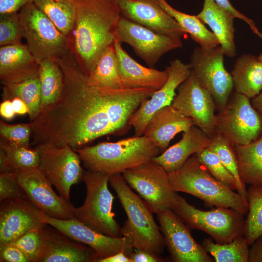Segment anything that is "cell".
Here are the masks:
<instances>
[{"instance_id": "37", "label": "cell", "mask_w": 262, "mask_h": 262, "mask_svg": "<svg viewBox=\"0 0 262 262\" xmlns=\"http://www.w3.org/2000/svg\"><path fill=\"white\" fill-rule=\"evenodd\" d=\"M247 192L248 211L243 236L251 246L262 234V187L251 185Z\"/></svg>"}, {"instance_id": "41", "label": "cell", "mask_w": 262, "mask_h": 262, "mask_svg": "<svg viewBox=\"0 0 262 262\" xmlns=\"http://www.w3.org/2000/svg\"><path fill=\"white\" fill-rule=\"evenodd\" d=\"M40 228L29 231L11 243L21 250L29 262H37L41 247Z\"/></svg>"}, {"instance_id": "20", "label": "cell", "mask_w": 262, "mask_h": 262, "mask_svg": "<svg viewBox=\"0 0 262 262\" xmlns=\"http://www.w3.org/2000/svg\"><path fill=\"white\" fill-rule=\"evenodd\" d=\"M45 224L41 211L28 198H12L0 202V244L11 243Z\"/></svg>"}, {"instance_id": "36", "label": "cell", "mask_w": 262, "mask_h": 262, "mask_svg": "<svg viewBox=\"0 0 262 262\" xmlns=\"http://www.w3.org/2000/svg\"><path fill=\"white\" fill-rule=\"evenodd\" d=\"M210 137V143L207 148L217 155L224 165L235 177L237 192L247 199L246 184L242 182L239 177L235 145L217 130Z\"/></svg>"}, {"instance_id": "22", "label": "cell", "mask_w": 262, "mask_h": 262, "mask_svg": "<svg viewBox=\"0 0 262 262\" xmlns=\"http://www.w3.org/2000/svg\"><path fill=\"white\" fill-rule=\"evenodd\" d=\"M122 43L115 38L114 46L118 61V68L124 88H148L156 90L166 82L167 70L147 67L137 63L123 49Z\"/></svg>"}, {"instance_id": "23", "label": "cell", "mask_w": 262, "mask_h": 262, "mask_svg": "<svg viewBox=\"0 0 262 262\" xmlns=\"http://www.w3.org/2000/svg\"><path fill=\"white\" fill-rule=\"evenodd\" d=\"M194 125L192 119L180 113L172 104L156 112L148 122L143 135L160 150L164 151L174 136Z\"/></svg>"}, {"instance_id": "1", "label": "cell", "mask_w": 262, "mask_h": 262, "mask_svg": "<svg viewBox=\"0 0 262 262\" xmlns=\"http://www.w3.org/2000/svg\"><path fill=\"white\" fill-rule=\"evenodd\" d=\"M54 60L63 73V90L57 101L30 122L33 144L77 149L127 128L130 117L144 100L140 89L92 84L71 51Z\"/></svg>"}, {"instance_id": "21", "label": "cell", "mask_w": 262, "mask_h": 262, "mask_svg": "<svg viewBox=\"0 0 262 262\" xmlns=\"http://www.w3.org/2000/svg\"><path fill=\"white\" fill-rule=\"evenodd\" d=\"M123 17L157 33L181 38L185 33L158 0H116Z\"/></svg>"}, {"instance_id": "34", "label": "cell", "mask_w": 262, "mask_h": 262, "mask_svg": "<svg viewBox=\"0 0 262 262\" xmlns=\"http://www.w3.org/2000/svg\"><path fill=\"white\" fill-rule=\"evenodd\" d=\"M93 84L114 89L123 88L118 68V61L114 45L107 48L87 76Z\"/></svg>"}, {"instance_id": "33", "label": "cell", "mask_w": 262, "mask_h": 262, "mask_svg": "<svg viewBox=\"0 0 262 262\" xmlns=\"http://www.w3.org/2000/svg\"><path fill=\"white\" fill-rule=\"evenodd\" d=\"M161 6L178 23L185 33L203 49H210L220 45L214 33L209 30L196 16L180 12L172 7L166 0H158Z\"/></svg>"}, {"instance_id": "11", "label": "cell", "mask_w": 262, "mask_h": 262, "mask_svg": "<svg viewBox=\"0 0 262 262\" xmlns=\"http://www.w3.org/2000/svg\"><path fill=\"white\" fill-rule=\"evenodd\" d=\"M224 56L220 45L210 49L198 47L193 51L189 63L197 81L210 93L219 111L227 105L234 88L232 76L224 66Z\"/></svg>"}, {"instance_id": "27", "label": "cell", "mask_w": 262, "mask_h": 262, "mask_svg": "<svg viewBox=\"0 0 262 262\" xmlns=\"http://www.w3.org/2000/svg\"><path fill=\"white\" fill-rule=\"evenodd\" d=\"M236 92L250 99L262 91V60L250 54L236 60L230 72Z\"/></svg>"}, {"instance_id": "3", "label": "cell", "mask_w": 262, "mask_h": 262, "mask_svg": "<svg viewBox=\"0 0 262 262\" xmlns=\"http://www.w3.org/2000/svg\"><path fill=\"white\" fill-rule=\"evenodd\" d=\"M74 149L87 170L110 175L147 163L161 151L144 135Z\"/></svg>"}, {"instance_id": "7", "label": "cell", "mask_w": 262, "mask_h": 262, "mask_svg": "<svg viewBox=\"0 0 262 262\" xmlns=\"http://www.w3.org/2000/svg\"><path fill=\"white\" fill-rule=\"evenodd\" d=\"M23 37L38 64L71 51V39L62 33L34 3L19 11Z\"/></svg>"}, {"instance_id": "26", "label": "cell", "mask_w": 262, "mask_h": 262, "mask_svg": "<svg viewBox=\"0 0 262 262\" xmlns=\"http://www.w3.org/2000/svg\"><path fill=\"white\" fill-rule=\"evenodd\" d=\"M196 16L204 24L210 27L218 40L225 55L231 58L235 56L234 18L214 0H204L202 9Z\"/></svg>"}, {"instance_id": "13", "label": "cell", "mask_w": 262, "mask_h": 262, "mask_svg": "<svg viewBox=\"0 0 262 262\" xmlns=\"http://www.w3.org/2000/svg\"><path fill=\"white\" fill-rule=\"evenodd\" d=\"M115 38L122 43L130 45L151 68L154 67L164 54L182 46L181 38L157 33L122 16Z\"/></svg>"}, {"instance_id": "44", "label": "cell", "mask_w": 262, "mask_h": 262, "mask_svg": "<svg viewBox=\"0 0 262 262\" xmlns=\"http://www.w3.org/2000/svg\"><path fill=\"white\" fill-rule=\"evenodd\" d=\"M214 1L234 18H237L244 20L250 26L254 33L261 36V33L258 32L253 21L237 10L229 0H214Z\"/></svg>"}, {"instance_id": "35", "label": "cell", "mask_w": 262, "mask_h": 262, "mask_svg": "<svg viewBox=\"0 0 262 262\" xmlns=\"http://www.w3.org/2000/svg\"><path fill=\"white\" fill-rule=\"evenodd\" d=\"M202 246L216 262H248L249 245L243 235L224 244L214 243L211 238H206L203 240Z\"/></svg>"}, {"instance_id": "24", "label": "cell", "mask_w": 262, "mask_h": 262, "mask_svg": "<svg viewBox=\"0 0 262 262\" xmlns=\"http://www.w3.org/2000/svg\"><path fill=\"white\" fill-rule=\"evenodd\" d=\"M0 82L2 85V99L11 100L17 97L23 100L28 107L30 121H33L40 111L41 94L39 65L1 80Z\"/></svg>"}, {"instance_id": "25", "label": "cell", "mask_w": 262, "mask_h": 262, "mask_svg": "<svg viewBox=\"0 0 262 262\" xmlns=\"http://www.w3.org/2000/svg\"><path fill=\"white\" fill-rule=\"evenodd\" d=\"M210 137L194 125L183 132L180 140L165 150L151 161L162 166L167 173L180 169L191 155L206 148Z\"/></svg>"}, {"instance_id": "47", "label": "cell", "mask_w": 262, "mask_h": 262, "mask_svg": "<svg viewBox=\"0 0 262 262\" xmlns=\"http://www.w3.org/2000/svg\"><path fill=\"white\" fill-rule=\"evenodd\" d=\"M251 246L248 262H262V234Z\"/></svg>"}, {"instance_id": "19", "label": "cell", "mask_w": 262, "mask_h": 262, "mask_svg": "<svg viewBox=\"0 0 262 262\" xmlns=\"http://www.w3.org/2000/svg\"><path fill=\"white\" fill-rule=\"evenodd\" d=\"M49 226L45 224L40 228L37 262H97L98 257L93 249Z\"/></svg>"}, {"instance_id": "49", "label": "cell", "mask_w": 262, "mask_h": 262, "mask_svg": "<svg viewBox=\"0 0 262 262\" xmlns=\"http://www.w3.org/2000/svg\"><path fill=\"white\" fill-rule=\"evenodd\" d=\"M13 107L16 115H24L29 114V108L26 103L19 98H15L11 100Z\"/></svg>"}, {"instance_id": "32", "label": "cell", "mask_w": 262, "mask_h": 262, "mask_svg": "<svg viewBox=\"0 0 262 262\" xmlns=\"http://www.w3.org/2000/svg\"><path fill=\"white\" fill-rule=\"evenodd\" d=\"M36 6L65 35L70 38L76 15V0H35Z\"/></svg>"}, {"instance_id": "2", "label": "cell", "mask_w": 262, "mask_h": 262, "mask_svg": "<svg viewBox=\"0 0 262 262\" xmlns=\"http://www.w3.org/2000/svg\"><path fill=\"white\" fill-rule=\"evenodd\" d=\"M121 16L116 0H76L71 51L87 76L103 51L114 45Z\"/></svg>"}, {"instance_id": "40", "label": "cell", "mask_w": 262, "mask_h": 262, "mask_svg": "<svg viewBox=\"0 0 262 262\" xmlns=\"http://www.w3.org/2000/svg\"><path fill=\"white\" fill-rule=\"evenodd\" d=\"M32 125L20 123L8 124L0 121V140L12 144L30 147L32 136Z\"/></svg>"}, {"instance_id": "12", "label": "cell", "mask_w": 262, "mask_h": 262, "mask_svg": "<svg viewBox=\"0 0 262 262\" xmlns=\"http://www.w3.org/2000/svg\"><path fill=\"white\" fill-rule=\"evenodd\" d=\"M39 156V168L64 198L69 201L71 186L83 180L84 171L78 153L66 145L35 146Z\"/></svg>"}, {"instance_id": "8", "label": "cell", "mask_w": 262, "mask_h": 262, "mask_svg": "<svg viewBox=\"0 0 262 262\" xmlns=\"http://www.w3.org/2000/svg\"><path fill=\"white\" fill-rule=\"evenodd\" d=\"M190 229L203 231L216 243H229L243 235L244 214L231 208L216 207L202 211L179 195L172 209Z\"/></svg>"}, {"instance_id": "6", "label": "cell", "mask_w": 262, "mask_h": 262, "mask_svg": "<svg viewBox=\"0 0 262 262\" xmlns=\"http://www.w3.org/2000/svg\"><path fill=\"white\" fill-rule=\"evenodd\" d=\"M110 175L87 170L83 181L86 196L82 206L75 208L74 218L90 228L112 237L123 236L122 228L114 218L112 211L114 196L108 189Z\"/></svg>"}, {"instance_id": "9", "label": "cell", "mask_w": 262, "mask_h": 262, "mask_svg": "<svg viewBox=\"0 0 262 262\" xmlns=\"http://www.w3.org/2000/svg\"><path fill=\"white\" fill-rule=\"evenodd\" d=\"M216 127L234 145H244L262 135V117L250 98L235 92L216 115Z\"/></svg>"}, {"instance_id": "5", "label": "cell", "mask_w": 262, "mask_h": 262, "mask_svg": "<svg viewBox=\"0 0 262 262\" xmlns=\"http://www.w3.org/2000/svg\"><path fill=\"white\" fill-rule=\"evenodd\" d=\"M109 183L127 216L122 228L123 236L131 239L134 248L161 255L165 246L164 237L147 204L131 190L121 174L110 175Z\"/></svg>"}, {"instance_id": "48", "label": "cell", "mask_w": 262, "mask_h": 262, "mask_svg": "<svg viewBox=\"0 0 262 262\" xmlns=\"http://www.w3.org/2000/svg\"><path fill=\"white\" fill-rule=\"evenodd\" d=\"M0 115L2 117L7 120L13 119L16 115L14 110L12 101L3 100L0 104Z\"/></svg>"}, {"instance_id": "43", "label": "cell", "mask_w": 262, "mask_h": 262, "mask_svg": "<svg viewBox=\"0 0 262 262\" xmlns=\"http://www.w3.org/2000/svg\"><path fill=\"white\" fill-rule=\"evenodd\" d=\"M0 262H29L21 250L14 245L0 244Z\"/></svg>"}, {"instance_id": "28", "label": "cell", "mask_w": 262, "mask_h": 262, "mask_svg": "<svg viewBox=\"0 0 262 262\" xmlns=\"http://www.w3.org/2000/svg\"><path fill=\"white\" fill-rule=\"evenodd\" d=\"M235 150L242 182L262 187V135L248 144L235 145Z\"/></svg>"}, {"instance_id": "42", "label": "cell", "mask_w": 262, "mask_h": 262, "mask_svg": "<svg viewBox=\"0 0 262 262\" xmlns=\"http://www.w3.org/2000/svg\"><path fill=\"white\" fill-rule=\"evenodd\" d=\"M16 198H28L15 173L0 174V202Z\"/></svg>"}, {"instance_id": "10", "label": "cell", "mask_w": 262, "mask_h": 262, "mask_svg": "<svg viewBox=\"0 0 262 262\" xmlns=\"http://www.w3.org/2000/svg\"><path fill=\"white\" fill-rule=\"evenodd\" d=\"M122 175L132 189L157 214L172 209L179 195L171 188L168 173L157 163L150 161L124 171Z\"/></svg>"}, {"instance_id": "14", "label": "cell", "mask_w": 262, "mask_h": 262, "mask_svg": "<svg viewBox=\"0 0 262 262\" xmlns=\"http://www.w3.org/2000/svg\"><path fill=\"white\" fill-rule=\"evenodd\" d=\"M177 91L171 104L211 137L216 130V104L210 93L199 83L192 70Z\"/></svg>"}, {"instance_id": "4", "label": "cell", "mask_w": 262, "mask_h": 262, "mask_svg": "<svg viewBox=\"0 0 262 262\" xmlns=\"http://www.w3.org/2000/svg\"><path fill=\"white\" fill-rule=\"evenodd\" d=\"M167 173L174 191L193 195L210 207L229 208L244 215L247 213V199L214 178L195 154L180 169Z\"/></svg>"}, {"instance_id": "30", "label": "cell", "mask_w": 262, "mask_h": 262, "mask_svg": "<svg viewBox=\"0 0 262 262\" xmlns=\"http://www.w3.org/2000/svg\"><path fill=\"white\" fill-rule=\"evenodd\" d=\"M41 101L39 113L54 104L63 90L64 75L57 62L45 59L39 64Z\"/></svg>"}, {"instance_id": "39", "label": "cell", "mask_w": 262, "mask_h": 262, "mask_svg": "<svg viewBox=\"0 0 262 262\" xmlns=\"http://www.w3.org/2000/svg\"><path fill=\"white\" fill-rule=\"evenodd\" d=\"M23 38L19 12L0 14V46L20 43Z\"/></svg>"}, {"instance_id": "31", "label": "cell", "mask_w": 262, "mask_h": 262, "mask_svg": "<svg viewBox=\"0 0 262 262\" xmlns=\"http://www.w3.org/2000/svg\"><path fill=\"white\" fill-rule=\"evenodd\" d=\"M38 65L27 45L20 43L0 46V81Z\"/></svg>"}, {"instance_id": "29", "label": "cell", "mask_w": 262, "mask_h": 262, "mask_svg": "<svg viewBox=\"0 0 262 262\" xmlns=\"http://www.w3.org/2000/svg\"><path fill=\"white\" fill-rule=\"evenodd\" d=\"M39 156L35 147L16 145L0 140V174H17L39 167Z\"/></svg>"}, {"instance_id": "46", "label": "cell", "mask_w": 262, "mask_h": 262, "mask_svg": "<svg viewBox=\"0 0 262 262\" xmlns=\"http://www.w3.org/2000/svg\"><path fill=\"white\" fill-rule=\"evenodd\" d=\"M137 250V251L133 252L129 256L131 262H161L165 261V260L161 258L159 255L141 249Z\"/></svg>"}, {"instance_id": "45", "label": "cell", "mask_w": 262, "mask_h": 262, "mask_svg": "<svg viewBox=\"0 0 262 262\" xmlns=\"http://www.w3.org/2000/svg\"><path fill=\"white\" fill-rule=\"evenodd\" d=\"M35 0H0V14L19 12L25 6Z\"/></svg>"}, {"instance_id": "17", "label": "cell", "mask_w": 262, "mask_h": 262, "mask_svg": "<svg viewBox=\"0 0 262 262\" xmlns=\"http://www.w3.org/2000/svg\"><path fill=\"white\" fill-rule=\"evenodd\" d=\"M16 174L17 180L28 198L41 212L58 219L74 218L75 207L70 201L55 193L52 184L39 167Z\"/></svg>"}, {"instance_id": "51", "label": "cell", "mask_w": 262, "mask_h": 262, "mask_svg": "<svg viewBox=\"0 0 262 262\" xmlns=\"http://www.w3.org/2000/svg\"><path fill=\"white\" fill-rule=\"evenodd\" d=\"M251 104L262 117V91L255 97L252 98Z\"/></svg>"}, {"instance_id": "52", "label": "cell", "mask_w": 262, "mask_h": 262, "mask_svg": "<svg viewBox=\"0 0 262 262\" xmlns=\"http://www.w3.org/2000/svg\"><path fill=\"white\" fill-rule=\"evenodd\" d=\"M258 57L259 58V59L261 60H262V53Z\"/></svg>"}, {"instance_id": "15", "label": "cell", "mask_w": 262, "mask_h": 262, "mask_svg": "<svg viewBox=\"0 0 262 262\" xmlns=\"http://www.w3.org/2000/svg\"><path fill=\"white\" fill-rule=\"evenodd\" d=\"M41 217L43 223L56 228L75 241L91 247L96 252L98 260L121 252L130 256L133 252L134 248L131 239L128 237H115L104 234L75 218L67 220L58 219L41 212Z\"/></svg>"}, {"instance_id": "16", "label": "cell", "mask_w": 262, "mask_h": 262, "mask_svg": "<svg viewBox=\"0 0 262 262\" xmlns=\"http://www.w3.org/2000/svg\"><path fill=\"white\" fill-rule=\"evenodd\" d=\"M157 214L165 245L173 262H214L202 245L195 241L190 229L172 210Z\"/></svg>"}, {"instance_id": "18", "label": "cell", "mask_w": 262, "mask_h": 262, "mask_svg": "<svg viewBox=\"0 0 262 262\" xmlns=\"http://www.w3.org/2000/svg\"><path fill=\"white\" fill-rule=\"evenodd\" d=\"M166 69L168 74L166 82L141 104L129 120V125L133 128L136 136L143 135L148 122L156 112L171 104L178 87L191 73L190 64L178 59L170 61Z\"/></svg>"}, {"instance_id": "50", "label": "cell", "mask_w": 262, "mask_h": 262, "mask_svg": "<svg viewBox=\"0 0 262 262\" xmlns=\"http://www.w3.org/2000/svg\"><path fill=\"white\" fill-rule=\"evenodd\" d=\"M97 262H131V261L129 256L121 252L108 257L99 259Z\"/></svg>"}, {"instance_id": "38", "label": "cell", "mask_w": 262, "mask_h": 262, "mask_svg": "<svg viewBox=\"0 0 262 262\" xmlns=\"http://www.w3.org/2000/svg\"><path fill=\"white\" fill-rule=\"evenodd\" d=\"M195 155L214 178L229 188L237 191L235 177L224 165L215 153L206 147Z\"/></svg>"}]
</instances>
